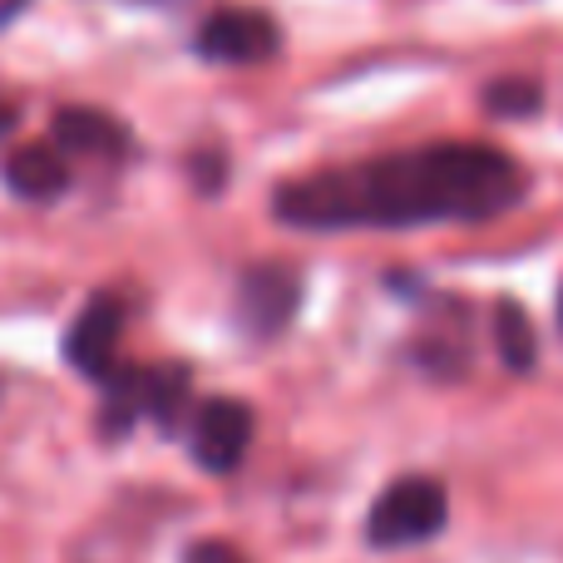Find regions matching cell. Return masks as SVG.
<instances>
[{
    "label": "cell",
    "instance_id": "obj_1",
    "mask_svg": "<svg viewBox=\"0 0 563 563\" xmlns=\"http://www.w3.org/2000/svg\"><path fill=\"white\" fill-rule=\"evenodd\" d=\"M525 198V168L495 144H426L371 164L282 184L273 213L291 228L341 233V228H420L479 223Z\"/></svg>",
    "mask_w": 563,
    "mask_h": 563
},
{
    "label": "cell",
    "instance_id": "obj_2",
    "mask_svg": "<svg viewBox=\"0 0 563 563\" xmlns=\"http://www.w3.org/2000/svg\"><path fill=\"white\" fill-rule=\"evenodd\" d=\"M445 519H450L445 485L426 475H406L396 485H386V495L371 505L366 539L376 549H410V544L435 539L445 529Z\"/></svg>",
    "mask_w": 563,
    "mask_h": 563
},
{
    "label": "cell",
    "instance_id": "obj_3",
    "mask_svg": "<svg viewBox=\"0 0 563 563\" xmlns=\"http://www.w3.org/2000/svg\"><path fill=\"white\" fill-rule=\"evenodd\" d=\"M198 55L203 59H218V65H263V59L277 55L282 45V30L273 15H263V10H218V15L203 20V30H198Z\"/></svg>",
    "mask_w": 563,
    "mask_h": 563
},
{
    "label": "cell",
    "instance_id": "obj_4",
    "mask_svg": "<svg viewBox=\"0 0 563 563\" xmlns=\"http://www.w3.org/2000/svg\"><path fill=\"white\" fill-rule=\"evenodd\" d=\"M247 445H253V410L243 400H208L194 416V460L208 475H228L243 465Z\"/></svg>",
    "mask_w": 563,
    "mask_h": 563
},
{
    "label": "cell",
    "instance_id": "obj_5",
    "mask_svg": "<svg viewBox=\"0 0 563 563\" xmlns=\"http://www.w3.org/2000/svg\"><path fill=\"white\" fill-rule=\"evenodd\" d=\"M119 331H124V307L119 297L99 291L79 307V317L65 331V361L85 376H109L114 371V351H119Z\"/></svg>",
    "mask_w": 563,
    "mask_h": 563
},
{
    "label": "cell",
    "instance_id": "obj_6",
    "mask_svg": "<svg viewBox=\"0 0 563 563\" xmlns=\"http://www.w3.org/2000/svg\"><path fill=\"white\" fill-rule=\"evenodd\" d=\"M297 301H301V282L282 263H263V267H253V273H243V282H238V317L247 321L253 336H277V331L291 321Z\"/></svg>",
    "mask_w": 563,
    "mask_h": 563
},
{
    "label": "cell",
    "instance_id": "obj_7",
    "mask_svg": "<svg viewBox=\"0 0 563 563\" xmlns=\"http://www.w3.org/2000/svg\"><path fill=\"white\" fill-rule=\"evenodd\" d=\"M0 178H5V188L15 198H25V203H49V198H59L69 188L65 158H59V148H49V144L15 148V154L5 158V168H0Z\"/></svg>",
    "mask_w": 563,
    "mask_h": 563
},
{
    "label": "cell",
    "instance_id": "obj_8",
    "mask_svg": "<svg viewBox=\"0 0 563 563\" xmlns=\"http://www.w3.org/2000/svg\"><path fill=\"white\" fill-rule=\"evenodd\" d=\"M55 144L69 154H95V158H119L129 144L124 124L104 109H59L55 114Z\"/></svg>",
    "mask_w": 563,
    "mask_h": 563
},
{
    "label": "cell",
    "instance_id": "obj_9",
    "mask_svg": "<svg viewBox=\"0 0 563 563\" xmlns=\"http://www.w3.org/2000/svg\"><path fill=\"white\" fill-rule=\"evenodd\" d=\"M495 341H499V356H505L509 371H529V366H534L539 341H534V327H529L525 307L499 301V307H495Z\"/></svg>",
    "mask_w": 563,
    "mask_h": 563
},
{
    "label": "cell",
    "instance_id": "obj_10",
    "mask_svg": "<svg viewBox=\"0 0 563 563\" xmlns=\"http://www.w3.org/2000/svg\"><path fill=\"white\" fill-rule=\"evenodd\" d=\"M539 99H544V89L534 85V79H499V85H489L485 89V104H489V114H499V119H529L539 109Z\"/></svg>",
    "mask_w": 563,
    "mask_h": 563
},
{
    "label": "cell",
    "instance_id": "obj_11",
    "mask_svg": "<svg viewBox=\"0 0 563 563\" xmlns=\"http://www.w3.org/2000/svg\"><path fill=\"white\" fill-rule=\"evenodd\" d=\"M188 563H243V554L228 544H218V539H208V544L188 549Z\"/></svg>",
    "mask_w": 563,
    "mask_h": 563
},
{
    "label": "cell",
    "instance_id": "obj_12",
    "mask_svg": "<svg viewBox=\"0 0 563 563\" xmlns=\"http://www.w3.org/2000/svg\"><path fill=\"white\" fill-rule=\"evenodd\" d=\"M5 129H10V109L0 104V134H5Z\"/></svg>",
    "mask_w": 563,
    "mask_h": 563
},
{
    "label": "cell",
    "instance_id": "obj_13",
    "mask_svg": "<svg viewBox=\"0 0 563 563\" xmlns=\"http://www.w3.org/2000/svg\"><path fill=\"white\" fill-rule=\"evenodd\" d=\"M559 321H563V291H559Z\"/></svg>",
    "mask_w": 563,
    "mask_h": 563
}]
</instances>
